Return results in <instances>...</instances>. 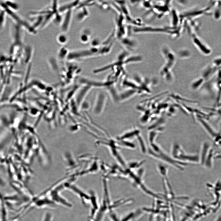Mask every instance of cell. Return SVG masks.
Returning a JSON list of instances; mask_svg holds the SVG:
<instances>
[{
  "mask_svg": "<svg viewBox=\"0 0 221 221\" xmlns=\"http://www.w3.org/2000/svg\"><path fill=\"white\" fill-rule=\"evenodd\" d=\"M155 142L154 141L150 143V148L148 150L149 154L154 157L162 160L182 170L183 166H185L186 164L177 161L168 156Z\"/></svg>",
  "mask_w": 221,
  "mask_h": 221,
  "instance_id": "obj_1",
  "label": "cell"
},
{
  "mask_svg": "<svg viewBox=\"0 0 221 221\" xmlns=\"http://www.w3.org/2000/svg\"><path fill=\"white\" fill-rule=\"evenodd\" d=\"M66 189L68 190L75 194L81 200L83 204L86 206L90 204L91 195L85 192L83 190L74 184H72L67 186Z\"/></svg>",
  "mask_w": 221,
  "mask_h": 221,
  "instance_id": "obj_2",
  "label": "cell"
},
{
  "mask_svg": "<svg viewBox=\"0 0 221 221\" xmlns=\"http://www.w3.org/2000/svg\"><path fill=\"white\" fill-rule=\"evenodd\" d=\"M115 214L113 211L108 213L110 221H134L142 213L141 211H135L129 213L121 218H118Z\"/></svg>",
  "mask_w": 221,
  "mask_h": 221,
  "instance_id": "obj_3",
  "label": "cell"
},
{
  "mask_svg": "<svg viewBox=\"0 0 221 221\" xmlns=\"http://www.w3.org/2000/svg\"><path fill=\"white\" fill-rule=\"evenodd\" d=\"M193 40L197 47L204 54L209 55L211 53L212 51L210 47L200 38L195 36Z\"/></svg>",
  "mask_w": 221,
  "mask_h": 221,
  "instance_id": "obj_4",
  "label": "cell"
},
{
  "mask_svg": "<svg viewBox=\"0 0 221 221\" xmlns=\"http://www.w3.org/2000/svg\"><path fill=\"white\" fill-rule=\"evenodd\" d=\"M98 96L94 108V112L97 114H100L103 111L105 104L106 97L102 93L99 94Z\"/></svg>",
  "mask_w": 221,
  "mask_h": 221,
  "instance_id": "obj_5",
  "label": "cell"
},
{
  "mask_svg": "<svg viewBox=\"0 0 221 221\" xmlns=\"http://www.w3.org/2000/svg\"><path fill=\"white\" fill-rule=\"evenodd\" d=\"M214 10L212 13L214 19L216 20H219L221 19V2L220 1L216 2L215 4L213 7Z\"/></svg>",
  "mask_w": 221,
  "mask_h": 221,
  "instance_id": "obj_6",
  "label": "cell"
},
{
  "mask_svg": "<svg viewBox=\"0 0 221 221\" xmlns=\"http://www.w3.org/2000/svg\"><path fill=\"white\" fill-rule=\"evenodd\" d=\"M53 214L50 211H47L44 213L41 221H53Z\"/></svg>",
  "mask_w": 221,
  "mask_h": 221,
  "instance_id": "obj_7",
  "label": "cell"
},
{
  "mask_svg": "<svg viewBox=\"0 0 221 221\" xmlns=\"http://www.w3.org/2000/svg\"><path fill=\"white\" fill-rule=\"evenodd\" d=\"M213 62L216 65H221V56L215 58L213 60Z\"/></svg>",
  "mask_w": 221,
  "mask_h": 221,
  "instance_id": "obj_8",
  "label": "cell"
}]
</instances>
